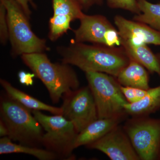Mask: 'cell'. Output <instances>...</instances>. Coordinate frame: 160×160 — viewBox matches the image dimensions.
Returning a JSON list of instances; mask_svg holds the SVG:
<instances>
[{
  "mask_svg": "<svg viewBox=\"0 0 160 160\" xmlns=\"http://www.w3.org/2000/svg\"><path fill=\"white\" fill-rule=\"evenodd\" d=\"M118 75L116 78L121 86L148 90L149 89V76L146 69L134 60Z\"/></svg>",
  "mask_w": 160,
  "mask_h": 160,
  "instance_id": "obj_16",
  "label": "cell"
},
{
  "mask_svg": "<svg viewBox=\"0 0 160 160\" xmlns=\"http://www.w3.org/2000/svg\"><path fill=\"white\" fill-rule=\"evenodd\" d=\"M0 84L8 96L27 109L32 110L48 111L53 115L62 114L61 107L50 106L43 102L30 95L17 89L6 80L1 79Z\"/></svg>",
  "mask_w": 160,
  "mask_h": 160,
  "instance_id": "obj_14",
  "label": "cell"
},
{
  "mask_svg": "<svg viewBox=\"0 0 160 160\" xmlns=\"http://www.w3.org/2000/svg\"><path fill=\"white\" fill-rule=\"evenodd\" d=\"M86 147L102 152L112 160H140L129 137L120 125Z\"/></svg>",
  "mask_w": 160,
  "mask_h": 160,
  "instance_id": "obj_9",
  "label": "cell"
},
{
  "mask_svg": "<svg viewBox=\"0 0 160 160\" xmlns=\"http://www.w3.org/2000/svg\"><path fill=\"white\" fill-rule=\"evenodd\" d=\"M32 112L46 131L42 146L57 155L59 159H73L72 152L78 134L73 124L62 115L48 116L37 110Z\"/></svg>",
  "mask_w": 160,
  "mask_h": 160,
  "instance_id": "obj_5",
  "label": "cell"
},
{
  "mask_svg": "<svg viewBox=\"0 0 160 160\" xmlns=\"http://www.w3.org/2000/svg\"><path fill=\"white\" fill-rule=\"evenodd\" d=\"M97 108L98 118L112 117L126 112L128 102L116 78L100 72H85Z\"/></svg>",
  "mask_w": 160,
  "mask_h": 160,
  "instance_id": "obj_6",
  "label": "cell"
},
{
  "mask_svg": "<svg viewBox=\"0 0 160 160\" xmlns=\"http://www.w3.org/2000/svg\"><path fill=\"white\" fill-rule=\"evenodd\" d=\"M22 8L23 10L29 19L32 14L30 6L32 8L37 9L38 8L37 5L35 3L33 0H15Z\"/></svg>",
  "mask_w": 160,
  "mask_h": 160,
  "instance_id": "obj_25",
  "label": "cell"
},
{
  "mask_svg": "<svg viewBox=\"0 0 160 160\" xmlns=\"http://www.w3.org/2000/svg\"><path fill=\"white\" fill-rule=\"evenodd\" d=\"M79 27L73 29V40L76 42H89L92 44H105L106 32L115 28L111 22L102 15L85 14L79 20Z\"/></svg>",
  "mask_w": 160,
  "mask_h": 160,
  "instance_id": "obj_12",
  "label": "cell"
},
{
  "mask_svg": "<svg viewBox=\"0 0 160 160\" xmlns=\"http://www.w3.org/2000/svg\"><path fill=\"white\" fill-rule=\"evenodd\" d=\"M62 99V115L73 124L78 133L98 118L96 105L89 86L66 93Z\"/></svg>",
  "mask_w": 160,
  "mask_h": 160,
  "instance_id": "obj_8",
  "label": "cell"
},
{
  "mask_svg": "<svg viewBox=\"0 0 160 160\" xmlns=\"http://www.w3.org/2000/svg\"><path fill=\"white\" fill-rule=\"evenodd\" d=\"M160 109V85L149 88L144 97L136 102H128L124 110L128 115L134 117L147 116Z\"/></svg>",
  "mask_w": 160,
  "mask_h": 160,
  "instance_id": "obj_17",
  "label": "cell"
},
{
  "mask_svg": "<svg viewBox=\"0 0 160 160\" xmlns=\"http://www.w3.org/2000/svg\"><path fill=\"white\" fill-rule=\"evenodd\" d=\"M36 77L34 73L26 72L25 71H20L18 73V78L20 83L26 86H32L34 81L33 78Z\"/></svg>",
  "mask_w": 160,
  "mask_h": 160,
  "instance_id": "obj_24",
  "label": "cell"
},
{
  "mask_svg": "<svg viewBox=\"0 0 160 160\" xmlns=\"http://www.w3.org/2000/svg\"><path fill=\"white\" fill-rule=\"evenodd\" d=\"M25 153L33 156L40 160H54L59 159L57 155L47 149L16 144L8 137L0 139V154Z\"/></svg>",
  "mask_w": 160,
  "mask_h": 160,
  "instance_id": "obj_18",
  "label": "cell"
},
{
  "mask_svg": "<svg viewBox=\"0 0 160 160\" xmlns=\"http://www.w3.org/2000/svg\"><path fill=\"white\" fill-rule=\"evenodd\" d=\"M114 22L121 38L132 45L152 44L160 46V31L148 25L118 15L115 16Z\"/></svg>",
  "mask_w": 160,
  "mask_h": 160,
  "instance_id": "obj_11",
  "label": "cell"
},
{
  "mask_svg": "<svg viewBox=\"0 0 160 160\" xmlns=\"http://www.w3.org/2000/svg\"><path fill=\"white\" fill-rule=\"evenodd\" d=\"M121 46L130 59L139 63L151 73L160 76V54H155L146 44L135 46L122 39Z\"/></svg>",
  "mask_w": 160,
  "mask_h": 160,
  "instance_id": "obj_15",
  "label": "cell"
},
{
  "mask_svg": "<svg viewBox=\"0 0 160 160\" xmlns=\"http://www.w3.org/2000/svg\"><path fill=\"white\" fill-rule=\"evenodd\" d=\"M82 6L84 11H88L92 6H102L104 3V0H79Z\"/></svg>",
  "mask_w": 160,
  "mask_h": 160,
  "instance_id": "obj_26",
  "label": "cell"
},
{
  "mask_svg": "<svg viewBox=\"0 0 160 160\" xmlns=\"http://www.w3.org/2000/svg\"><path fill=\"white\" fill-rule=\"evenodd\" d=\"M62 62L77 66L85 72L107 73L116 78L130 61L122 46L76 42L72 40L69 45L57 47Z\"/></svg>",
  "mask_w": 160,
  "mask_h": 160,
  "instance_id": "obj_1",
  "label": "cell"
},
{
  "mask_svg": "<svg viewBox=\"0 0 160 160\" xmlns=\"http://www.w3.org/2000/svg\"><path fill=\"white\" fill-rule=\"evenodd\" d=\"M1 120L8 130V137L12 141L32 147H39L42 144L43 127L34 116L31 110L2 95L0 103Z\"/></svg>",
  "mask_w": 160,
  "mask_h": 160,
  "instance_id": "obj_3",
  "label": "cell"
},
{
  "mask_svg": "<svg viewBox=\"0 0 160 160\" xmlns=\"http://www.w3.org/2000/svg\"><path fill=\"white\" fill-rule=\"evenodd\" d=\"M142 13L136 14L132 20L148 25L160 31V3L153 4L147 0H137Z\"/></svg>",
  "mask_w": 160,
  "mask_h": 160,
  "instance_id": "obj_19",
  "label": "cell"
},
{
  "mask_svg": "<svg viewBox=\"0 0 160 160\" xmlns=\"http://www.w3.org/2000/svg\"><path fill=\"white\" fill-rule=\"evenodd\" d=\"M105 40L106 46L110 47L121 46V37L118 29L115 28L109 29L106 32Z\"/></svg>",
  "mask_w": 160,
  "mask_h": 160,
  "instance_id": "obj_23",
  "label": "cell"
},
{
  "mask_svg": "<svg viewBox=\"0 0 160 160\" xmlns=\"http://www.w3.org/2000/svg\"><path fill=\"white\" fill-rule=\"evenodd\" d=\"M0 2L7 10L9 41L12 56L17 57L24 54L49 51L46 40L39 38L32 31L30 19L15 0H0Z\"/></svg>",
  "mask_w": 160,
  "mask_h": 160,
  "instance_id": "obj_4",
  "label": "cell"
},
{
  "mask_svg": "<svg viewBox=\"0 0 160 160\" xmlns=\"http://www.w3.org/2000/svg\"><path fill=\"white\" fill-rule=\"evenodd\" d=\"M127 115L125 112L112 117L98 118L93 121L78 134L75 143V149L81 146H87L103 137L115 127L120 125Z\"/></svg>",
  "mask_w": 160,
  "mask_h": 160,
  "instance_id": "obj_13",
  "label": "cell"
},
{
  "mask_svg": "<svg viewBox=\"0 0 160 160\" xmlns=\"http://www.w3.org/2000/svg\"><path fill=\"white\" fill-rule=\"evenodd\" d=\"M121 90L127 102L129 103L136 102L142 99L146 95L148 90L122 86Z\"/></svg>",
  "mask_w": 160,
  "mask_h": 160,
  "instance_id": "obj_22",
  "label": "cell"
},
{
  "mask_svg": "<svg viewBox=\"0 0 160 160\" xmlns=\"http://www.w3.org/2000/svg\"><path fill=\"white\" fill-rule=\"evenodd\" d=\"M109 8L113 9H122L139 14L141 13L137 0H106Z\"/></svg>",
  "mask_w": 160,
  "mask_h": 160,
  "instance_id": "obj_20",
  "label": "cell"
},
{
  "mask_svg": "<svg viewBox=\"0 0 160 160\" xmlns=\"http://www.w3.org/2000/svg\"><path fill=\"white\" fill-rule=\"evenodd\" d=\"M9 40V26L7 10L2 3L0 2V42L6 45Z\"/></svg>",
  "mask_w": 160,
  "mask_h": 160,
  "instance_id": "obj_21",
  "label": "cell"
},
{
  "mask_svg": "<svg viewBox=\"0 0 160 160\" xmlns=\"http://www.w3.org/2000/svg\"><path fill=\"white\" fill-rule=\"evenodd\" d=\"M140 160L160 157V119L134 117L123 126Z\"/></svg>",
  "mask_w": 160,
  "mask_h": 160,
  "instance_id": "obj_7",
  "label": "cell"
},
{
  "mask_svg": "<svg viewBox=\"0 0 160 160\" xmlns=\"http://www.w3.org/2000/svg\"><path fill=\"white\" fill-rule=\"evenodd\" d=\"M21 58L42 82L54 104L58 103L64 94L79 88L77 74L71 65L52 62L45 52L24 54Z\"/></svg>",
  "mask_w": 160,
  "mask_h": 160,
  "instance_id": "obj_2",
  "label": "cell"
},
{
  "mask_svg": "<svg viewBox=\"0 0 160 160\" xmlns=\"http://www.w3.org/2000/svg\"><path fill=\"white\" fill-rule=\"evenodd\" d=\"M53 15L49 21L48 38L52 42L57 41L71 29L72 21L79 20L85 13L79 0H51Z\"/></svg>",
  "mask_w": 160,
  "mask_h": 160,
  "instance_id": "obj_10",
  "label": "cell"
},
{
  "mask_svg": "<svg viewBox=\"0 0 160 160\" xmlns=\"http://www.w3.org/2000/svg\"><path fill=\"white\" fill-rule=\"evenodd\" d=\"M8 130L5 123L0 119V136L1 138L8 136Z\"/></svg>",
  "mask_w": 160,
  "mask_h": 160,
  "instance_id": "obj_27",
  "label": "cell"
}]
</instances>
